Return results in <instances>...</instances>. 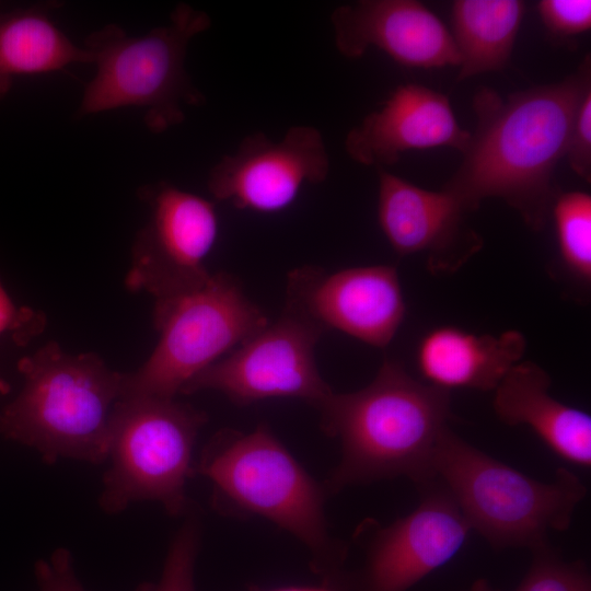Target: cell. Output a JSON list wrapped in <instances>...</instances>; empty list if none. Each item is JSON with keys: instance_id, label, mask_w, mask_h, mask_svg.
Segmentation results:
<instances>
[{"instance_id": "cell-1", "label": "cell", "mask_w": 591, "mask_h": 591, "mask_svg": "<svg viewBox=\"0 0 591 591\" xmlns=\"http://www.w3.org/2000/svg\"><path fill=\"white\" fill-rule=\"evenodd\" d=\"M591 90V59L564 80L502 97L483 86L474 95L476 127L461 165L442 187L467 211L502 199L532 230L551 218L560 193L554 173L565 158L579 105Z\"/></svg>"}, {"instance_id": "cell-2", "label": "cell", "mask_w": 591, "mask_h": 591, "mask_svg": "<svg viewBox=\"0 0 591 591\" xmlns=\"http://www.w3.org/2000/svg\"><path fill=\"white\" fill-rule=\"evenodd\" d=\"M315 408L322 430L341 445L339 463L323 483L328 495L402 476L416 486L433 479L431 460L448 427L450 392L414 379L386 359L369 385L333 391Z\"/></svg>"}, {"instance_id": "cell-3", "label": "cell", "mask_w": 591, "mask_h": 591, "mask_svg": "<svg viewBox=\"0 0 591 591\" xmlns=\"http://www.w3.org/2000/svg\"><path fill=\"white\" fill-rule=\"evenodd\" d=\"M19 395L0 409V434L35 449L47 464L107 459L111 419L125 373L94 352L69 354L49 341L18 364Z\"/></svg>"}, {"instance_id": "cell-4", "label": "cell", "mask_w": 591, "mask_h": 591, "mask_svg": "<svg viewBox=\"0 0 591 591\" xmlns=\"http://www.w3.org/2000/svg\"><path fill=\"white\" fill-rule=\"evenodd\" d=\"M196 473L212 485L211 503L224 515L267 519L302 542L321 567H336L346 549L328 532L324 484L316 482L262 422L251 432L218 431Z\"/></svg>"}, {"instance_id": "cell-5", "label": "cell", "mask_w": 591, "mask_h": 591, "mask_svg": "<svg viewBox=\"0 0 591 591\" xmlns=\"http://www.w3.org/2000/svg\"><path fill=\"white\" fill-rule=\"evenodd\" d=\"M433 478L451 494L472 531L495 549L548 542L552 531L569 528L587 488L566 467L552 482L534 479L470 444L449 427L439 436L431 460Z\"/></svg>"}, {"instance_id": "cell-6", "label": "cell", "mask_w": 591, "mask_h": 591, "mask_svg": "<svg viewBox=\"0 0 591 591\" xmlns=\"http://www.w3.org/2000/svg\"><path fill=\"white\" fill-rule=\"evenodd\" d=\"M211 26L210 16L178 3L167 24L142 36H130L115 23L90 33L84 47L96 66L76 117L125 106L144 109L150 131L161 134L182 124L184 106H200L206 97L185 68L190 40Z\"/></svg>"}, {"instance_id": "cell-7", "label": "cell", "mask_w": 591, "mask_h": 591, "mask_svg": "<svg viewBox=\"0 0 591 591\" xmlns=\"http://www.w3.org/2000/svg\"><path fill=\"white\" fill-rule=\"evenodd\" d=\"M207 420L205 412L175 398L121 397L111 419L100 508L116 514L149 500L172 517L187 514L186 483L196 474L193 450Z\"/></svg>"}, {"instance_id": "cell-8", "label": "cell", "mask_w": 591, "mask_h": 591, "mask_svg": "<svg viewBox=\"0 0 591 591\" xmlns=\"http://www.w3.org/2000/svg\"><path fill=\"white\" fill-rule=\"evenodd\" d=\"M152 315L159 341L139 369L125 373L123 397L174 398L195 375L269 323L240 281L222 271L195 289L157 299Z\"/></svg>"}, {"instance_id": "cell-9", "label": "cell", "mask_w": 591, "mask_h": 591, "mask_svg": "<svg viewBox=\"0 0 591 591\" xmlns=\"http://www.w3.org/2000/svg\"><path fill=\"white\" fill-rule=\"evenodd\" d=\"M323 333L306 316L285 306L275 322L195 375L181 394L213 390L239 406L296 397L315 407L333 392L315 361Z\"/></svg>"}, {"instance_id": "cell-10", "label": "cell", "mask_w": 591, "mask_h": 591, "mask_svg": "<svg viewBox=\"0 0 591 591\" xmlns=\"http://www.w3.org/2000/svg\"><path fill=\"white\" fill-rule=\"evenodd\" d=\"M139 197L150 218L136 234L126 288L157 300L205 283L211 274L204 262L219 229L215 204L167 182L141 187Z\"/></svg>"}, {"instance_id": "cell-11", "label": "cell", "mask_w": 591, "mask_h": 591, "mask_svg": "<svg viewBox=\"0 0 591 591\" xmlns=\"http://www.w3.org/2000/svg\"><path fill=\"white\" fill-rule=\"evenodd\" d=\"M420 501L386 526L367 521L366 560L359 591H407L449 563L472 531L449 490L437 479L419 486Z\"/></svg>"}, {"instance_id": "cell-12", "label": "cell", "mask_w": 591, "mask_h": 591, "mask_svg": "<svg viewBox=\"0 0 591 591\" xmlns=\"http://www.w3.org/2000/svg\"><path fill=\"white\" fill-rule=\"evenodd\" d=\"M328 173L322 132L298 125L278 141L260 131L247 135L233 153L224 154L211 167L207 187L218 201L271 213L288 208L303 185L320 184Z\"/></svg>"}, {"instance_id": "cell-13", "label": "cell", "mask_w": 591, "mask_h": 591, "mask_svg": "<svg viewBox=\"0 0 591 591\" xmlns=\"http://www.w3.org/2000/svg\"><path fill=\"white\" fill-rule=\"evenodd\" d=\"M324 332L336 329L383 348L405 316V301L395 267H351L332 274L304 266L287 279L286 304Z\"/></svg>"}, {"instance_id": "cell-14", "label": "cell", "mask_w": 591, "mask_h": 591, "mask_svg": "<svg viewBox=\"0 0 591 591\" xmlns=\"http://www.w3.org/2000/svg\"><path fill=\"white\" fill-rule=\"evenodd\" d=\"M376 173L378 220L396 254L425 253L431 270L445 273L482 248L480 236L465 221L467 211L451 194L418 187L383 167Z\"/></svg>"}, {"instance_id": "cell-15", "label": "cell", "mask_w": 591, "mask_h": 591, "mask_svg": "<svg viewBox=\"0 0 591 591\" xmlns=\"http://www.w3.org/2000/svg\"><path fill=\"white\" fill-rule=\"evenodd\" d=\"M334 43L349 59L370 47L408 68L460 66L451 32L416 0H360L336 7L331 14Z\"/></svg>"}, {"instance_id": "cell-16", "label": "cell", "mask_w": 591, "mask_h": 591, "mask_svg": "<svg viewBox=\"0 0 591 591\" xmlns=\"http://www.w3.org/2000/svg\"><path fill=\"white\" fill-rule=\"evenodd\" d=\"M470 139L447 95L406 83L348 131L345 150L359 164L384 169L408 150L450 147L463 153Z\"/></svg>"}, {"instance_id": "cell-17", "label": "cell", "mask_w": 591, "mask_h": 591, "mask_svg": "<svg viewBox=\"0 0 591 591\" xmlns=\"http://www.w3.org/2000/svg\"><path fill=\"white\" fill-rule=\"evenodd\" d=\"M551 378L538 364L519 361L495 389L494 410L509 426L525 425L560 459L591 466V417L549 394Z\"/></svg>"}, {"instance_id": "cell-18", "label": "cell", "mask_w": 591, "mask_h": 591, "mask_svg": "<svg viewBox=\"0 0 591 591\" xmlns=\"http://www.w3.org/2000/svg\"><path fill=\"white\" fill-rule=\"evenodd\" d=\"M525 351L524 336L514 329L500 335H476L456 326L427 332L416 350L417 368L427 384L495 391Z\"/></svg>"}, {"instance_id": "cell-19", "label": "cell", "mask_w": 591, "mask_h": 591, "mask_svg": "<svg viewBox=\"0 0 591 591\" xmlns=\"http://www.w3.org/2000/svg\"><path fill=\"white\" fill-rule=\"evenodd\" d=\"M57 3L2 10L0 4V101L20 76L92 63L91 53L76 45L49 18Z\"/></svg>"}, {"instance_id": "cell-20", "label": "cell", "mask_w": 591, "mask_h": 591, "mask_svg": "<svg viewBox=\"0 0 591 591\" xmlns=\"http://www.w3.org/2000/svg\"><path fill=\"white\" fill-rule=\"evenodd\" d=\"M524 12L520 0L453 2L451 34L461 57L457 82L507 66Z\"/></svg>"}, {"instance_id": "cell-21", "label": "cell", "mask_w": 591, "mask_h": 591, "mask_svg": "<svg viewBox=\"0 0 591 591\" xmlns=\"http://www.w3.org/2000/svg\"><path fill=\"white\" fill-rule=\"evenodd\" d=\"M558 250L570 275L591 280V196L583 192L559 193L552 207Z\"/></svg>"}, {"instance_id": "cell-22", "label": "cell", "mask_w": 591, "mask_h": 591, "mask_svg": "<svg viewBox=\"0 0 591 591\" xmlns=\"http://www.w3.org/2000/svg\"><path fill=\"white\" fill-rule=\"evenodd\" d=\"M531 552V566L514 591H591V577L582 560L563 559L549 541Z\"/></svg>"}, {"instance_id": "cell-23", "label": "cell", "mask_w": 591, "mask_h": 591, "mask_svg": "<svg viewBox=\"0 0 591 591\" xmlns=\"http://www.w3.org/2000/svg\"><path fill=\"white\" fill-rule=\"evenodd\" d=\"M200 536L199 514L190 510L171 542L160 580L147 591H195L194 568Z\"/></svg>"}, {"instance_id": "cell-24", "label": "cell", "mask_w": 591, "mask_h": 591, "mask_svg": "<svg viewBox=\"0 0 591 591\" xmlns=\"http://www.w3.org/2000/svg\"><path fill=\"white\" fill-rule=\"evenodd\" d=\"M537 11L545 28L557 37L579 35L591 27L590 0H541Z\"/></svg>"}, {"instance_id": "cell-25", "label": "cell", "mask_w": 591, "mask_h": 591, "mask_svg": "<svg viewBox=\"0 0 591 591\" xmlns=\"http://www.w3.org/2000/svg\"><path fill=\"white\" fill-rule=\"evenodd\" d=\"M565 157L571 170L583 181L591 182V90L577 111Z\"/></svg>"}, {"instance_id": "cell-26", "label": "cell", "mask_w": 591, "mask_h": 591, "mask_svg": "<svg viewBox=\"0 0 591 591\" xmlns=\"http://www.w3.org/2000/svg\"><path fill=\"white\" fill-rule=\"evenodd\" d=\"M35 575L39 591H84L79 583L68 549H56L49 559L36 563Z\"/></svg>"}, {"instance_id": "cell-27", "label": "cell", "mask_w": 591, "mask_h": 591, "mask_svg": "<svg viewBox=\"0 0 591 591\" xmlns=\"http://www.w3.org/2000/svg\"><path fill=\"white\" fill-rule=\"evenodd\" d=\"M46 323L43 313L18 311L0 283V334L8 329H21L25 339L42 332Z\"/></svg>"}, {"instance_id": "cell-28", "label": "cell", "mask_w": 591, "mask_h": 591, "mask_svg": "<svg viewBox=\"0 0 591 591\" xmlns=\"http://www.w3.org/2000/svg\"><path fill=\"white\" fill-rule=\"evenodd\" d=\"M465 591H501L494 588L486 579H477L468 590Z\"/></svg>"}, {"instance_id": "cell-29", "label": "cell", "mask_w": 591, "mask_h": 591, "mask_svg": "<svg viewBox=\"0 0 591 591\" xmlns=\"http://www.w3.org/2000/svg\"><path fill=\"white\" fill-rule=\"evenodd\" d=\"M269 591H336V590L326 589V588L292 587V588H279V589H274V590H269Z\"/></svg>"}, {"instance_id": "cell-30", "label": "cell", "mask_w": 591, "mask_h": 591, "mask_svg": "<svg viewBox=\"0 0 591 591\" xmlns=\"http://www.w3.org/2000/svg\"><path fill=\"white\" fill-rule=\"evenodd\" d=\"M9 384L0 376V395L9 392Z\"/></svg>"}]
</instances>
